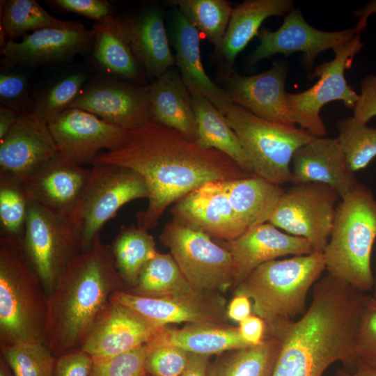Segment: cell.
I'll return each instance as SVG.
<instances>
[{
	"mask_svg": "<svg viewBox=\"0 0 376 376\" xmlns=\"http://www.w3.org/2000/svg\"><path fill=\"white\" fill-rule=\"evenodd\" d=\"M19 114L15 110L1 105L0 107V140L10 130L17 122Z\"/></svg>",
	"mask_w": 376,
	"mask_h": 376,
	"instance_id": "cell-52",
	"label": "cell"
},
{
	"mask_svg": "<svg viewBox=\"0 0 376 376\" xmlns=\"http://www.w3.org/2000/svg\"><path fill=\"white\" fill-rule=\"evenodd\" d=\"M47 124L58 152L80 165L92 164L103 149L120 148L129 132L77 108L65 109Z\"/></svg>",
	"mask_w": 376,
	"mask_h": 376,
	"instance_id": "cell-14",
	"label": "cell"
},
{
	"mask_svg": "<svg viewBox=\"0 0 376 376\" xmlns=\"http://www.w3.org/2000/svg\"><path fill=\"white\" fill-rule=\"evenodd\" d=\"M269 334L259 345L234 350L209 366L208 376H272L281 339Z\"/></svg>",
	"mask_w": 376,
	"mask_h": 376,
	"instance_id": "cell-33",
	"label": "cell"
},
{
	"mask_svg": "<svg viewBox=\"0 0 376 376\" xmlns=\"http://www.w3.org/2000/svg\"><path fill=\"white\" fill-rule=\"evenodd\" d=\"M143 376H152V375H150L146 373V374Z\"/></svg>",
	"mask_w": 376,
	"mask_h": 376,
	"instance_id": "cell-57",
	"label": "cell"
},
{
	"mask_svg": "<svg viewBox=\"0 0 376 376\" xmlns=\"http://www.w3.org/2000/svg\"><path fill=\"white\" fill-rule=\"evenodd\" d=\"M252 311L251 299L243 295H236L230 302L227 315L231 320L240 322L249 315Z\"/></svg>",
	"mask_w": 376,
	"mask_h": 376,
	"instance_id": "cell-50",
	"label": "cell"
},
{
	"mask_svg": "<svg viewBox=\"0 0 376 376\" xmlns=\"http://www.w3.org/2000/svg\"><path fill=\"white\" fill-rule=\"evenodd\" d=\"M360 34L333 49L334 58L318 65L309 75L319 80L310 88L299 93H287L288 107L295 125L314 137H324L327 128L320 110L325 104L342 101L349 109H354L359 94L347 84L346 70L352 67L354 57L363 48Z\"/></svg>",
	"mask_w": 376,
	"mask_h": 376,
	"instance_id": "cell-11",
	"label": "cell"
},
{
	"mask_svg": "<svg viewBox=\"0 0 376 376\" xmlns=\"http://www.w3.org/2000/svg\"><path fill=\"white\" fill-rule=\"evenodd\" d=\"M162 328L128 307L109 300L81 349L93 360L111 358L146 344Z\"/></svg>",
	"mask_w": 376,
	"mask_h": 376,
	"instance_id": "cell-18",
	"label": "cell"
},
{
	"mask_svg": "<svg viewBox=\"0 0 376 376\" xmlns=\"http://www.w3.org/2000/svg\"><path fill=\"white\" fill-rule=\"evenodd\" d=\"M29 203L23 181L0 175L1 235L22 240Z\"/></svg>",
	"mask_w": 376,
	"mask_h": 376,
	"instance_id": "cell-39",
	"label": "cell"
},
{
	"mask_svg": "<svg viewBox=\"0 0 376 376\" xmlns=\"http://www.w3.org/2000/svg\"><path fill=\"white\" fill-rule=\"evenodd\" d=\"M338 139L347 165L353 172L366 167L376 157V128L357 121L353 116L340 119Z\"/></svg>",
	"mask_w": 376,
	"mask_h": 376,
	"instance_id": "cell-38",
	"label": "cell"
},
{
	"mask_svg": "<svg viewBox=\"0 0 376 376\" xmlns=\"http://www.w3.org/2000/svg\"><path fill=\"white\" fill-rule=\"evenodd\" d=\"M365 299L364 293L333 275L321 277L303 315L267 329L281 339L272 376H323L338 361L356 367L357 333Z\"/></svg>",
	"mask_w": 376,
	"mask_h": 376,
	"instance_id": "cell-2",
	"label": "cell"
},
{
	"mask_svg": "<svg viewBox=\"0 0 376 376\" xmlns=\"http://www.w3.org/2000/svg\"><path fill=\"white\" fill-rule=\"evenodd\" d=\"M376 240V198L358 183L340 198L323 252L327 273L365 293L374 290L371 255Z\"/></svg>",
	"mask_w": 376,
	"mask_h": 376,
	"instance_id": "cell-5",
	"label": "cell"
},
{
	"mask_svg": "<svg viewBox=\"0 0 376 376\" xmlns=\"http://www.w3.org/2000/svg\"><path fill=\"white\" fill-rule=\"evenodd\" d=\"M343 376H376V367L357 363L356 370L353 373H343Z\"/></svg>",
	"mask_w": 376,
	"mask_h": 376,
	"instance_id": "cell-53",
	"label": "cell"
},
{
	"mask_svg": "<svg viewBox=\"0 0 376 376\" xmlns=\"http://www.w3.org/2000/svg\"><path fill=\"white\" fill-rule=\"evenodd\" d=\"M353 113V117L363 124H367L376 116V74L368 75L361 81L360 93Z\"/></svg>",
	"mask_w": 376,
	"mask_h": 376,
	"instance_id": "cell-48",
	"label": "cell"
},
{
	"mask_svg": "<svg viewBox=\"0 0 376 376\" xmlns=\"http://www.w3.org/2000/svg\"><path fill=\"white\" fill-rule=\"evenodd\" d=\"M289 65L276 63L267 71L243 76L232 73L226 78V89L233 104L263 119L295 126L287 102L285 81Z\"/></svg>",
	"mask_w": 376,
	"mask_h": 376,
	"instance_id": "cell-21",
	"label": "cell"
},
{
	"mask_svg": "<svg viewBox=\"0 0 376 376\" xmlns=\"http://www.w3.org/2000/svg\"><path fill=\"white\" fill-rule=\"evenodd\" d=\"M110 246L118 272L132 288L144 266L157 253L154 237L137 225L121 226Z\"/></svg>",
	"mask_w": 376,
	"mask_h": 376,
	"instance_id": "cell-34",
	"label": "cell"
},
{
	"mask_svg": "<svg viewBox=\"0 0 376 376\" xmlns=\"http://www.w3.org/2000/svg\"><path fill=\"white\" fill-rule=\"evenodd\" d=\"M90 169L84 168L58 152L24 182L30 201L46 210L70 217L88 180Z\"/></svg>",
	"mask_w": 376,
	"mask_h": 376,
	"instance_id": "cell-22",
	"label": "cell"
},
{
	"mask_svg": "<svg viewBox=\"0 0 376 376\" xmlns=\"http://www.w3.org/2000/svg\"><path fill=\"white\" fill-rule=\"evenodd\" d=\"M324 270L321 252L273 260L260 265L240 282L235 295L252 300L253 314L270 328L305 313L308 292Z\"/></svg>",
	"mask_w": 376,
	"mask_h": 376,
	"instance_id": "cell-6",
	"label": "cell"
},
{
	"mask_svg": "<svg viewBox=\"0 0 376 376\" xmlns=\"http://www.w3.org/2000/svg\"><path fill=\"white\" fill-rule=\"evenodd\" d=\"M191 101L196 121V142L223 152L244 172L254 175L239 139L226 116L203 96L191 95Z\"/></svg>",
	"mask_w": 376,
	"mask_h": 376,
	"instance_id": "cell-32",
	"label": "cell"
},
{
	"mask_svg": "<svg viewBox=\"0 0 376 376\" xmlns=\"http://www.w3.org/2000/svg\"><path fill=\"white\" fill-rule=\"evenodd\" d=\"M146 344L117 356L93 360L91 376H143Z\"/></svg>",
	"mask_w": 376,
	"mask_h": 376,
	"instance_id": "cell-42",
	"label": "cell"
},
{
	"mask_svg": "<svg viewBox=\"0 0 376 376\" xmlns=\"http://www.w3.org/2000/svg\"><path fill=\"white\" fill-rule=\"evenodd\" d=\"M373 301L376 304V290L373 292V295H371Z\"/></svg>",
	"mask_w": 376,
	"mask_h": 376,
	"instance_id": "cell-55",
	"label": "cell"
},
{
	"mask_svg": "<svg viewBox=\"0 0 376 376\" xmlns=\"http://www.w3.org/2000/svg\"><path fill=\"white\" fill-rule=\"evenodd\" d=\"M200 33L178 10L173 23L175 61L181 78L191 95H201L224 115L233 103L224 89L216 85L206 74L201 61Z\"/></svg>",
	"mask_w": 376,
	"mask_h": 376,
	"instance_id": "cell-25",
	"label": "cell"
},
{
	"mask_svg": "<svg viewBox=\"0 0 376 376\" xmlns=\"http://www.w3.org/2000/svg\"><path fill=\"white\" fill-rule=\"evenodd\" d=\"M170 3L220 50L233 8L225 0H173Z\"/></svg>",
	"mask_w": 376,
	"mask_h": 376,
	"instance_id": "cell-37",
	"label": "cell"
},
{
	"mask_svg": "<svg viewBox=\"0 0 376 376\" xmlns=\"http://www.w3.org/2000/svg\"><path fill=\"white\" fill-rule=\"evenodd\" d=\"M290 169L294 185L323 184L334 189L340 198L359 183L337 137H313L295 152Z\"/></svg>",
	"mask_w": 376,
	"mask_h": 376,
	"instance_id": "cell-23",
	"label": "cell"
},
{
	"mask_svg": "<svg viewBox=\"0 0 376 376\" xmlns=\"http://www.w3.org/2000/svg\"><path fill=\"white\" fill-rule=\"evenodd\" d=\"M211 294L194 290L177 296L150 297L120 290L111 294L110 300L159 327L180 322L224 326L223 300Z\"/></svg>",
	"mask_w": 376,
	"mask_h": 376,
	"instance_id": "cell-15",
	"label": "cell"
},
{
	"mask_svg": "<svg viewBox=\"0 0 376 376\" xmlns=\"http://www.w3.org/2000/svg\"><path fill=\"white\" fill-rule=\"evenodd\" d=\"M57 8L101 22L113 14L110 3L104 0H54Z\"/></svg>",
	"mask_w": 376,
	"mask_h": 376,
	"instance_id": "cell-46",
	"label": "cell"
},
{
	"mask_svg": "<svg viewBox=\"0 0 376 376\" xmlns=\"http://www.w3.org/2000/svg\"><path fill=\"white\" fill-rule=\"evenodd\" d=\"M374 278H375V288H374V290H376V269H375V274H374Z\"/></svg>",
	"mask_w": 376,
	"mask_h": 376,
	"instance_id": "cell-56",
	"label": "cell"
},
{
	"mask_svg": "<svg viewBox=\"0 0 376 376\" xmlns=\"http://www.w3.org/2000/svg\"><path fill=\"white\" fill-rule=\"evenodd\" d=\"M171 214L180 224L221 241L235 239L248 229L233 209L223 181L207 182L182 196Z\"/></svg>",
	"mask_w": 376,
	"mask_h": 376,
	"instance_id": "cell-16",
	"label": "cell"
},
{
	"mask_svg": "<svg viewBox=\"0 0 376 376\" xmlns=\"http://www.w3.org/2000/svg\"><path fill=\"white\" fill-rule=\"evenodd\" d=\"M90 112L105 122L131 131L151 121L148 86L99 80L80 92L68 109Z\"/></svg>",
	"mask_w": 376,
	"mask_h": 376,
	"instance_id": "cell-17",
	"label": "cell"
},
{
	"mask_svg": "<svg viewBox=\"0 0 376 376\" xmlns=\"http://www.w3.org/2000/svg\"><path fill=\"white\" fill-rule=\"evenodd\" d=\"M220 243L237 265V285L263 263L288 255L315 252L306 239L282 232L269 222L249 228L239 237Z\"/></svg>",
	"mask_w": 376,
	"mask_h": 376,
	"instance_id": "cell-24",
	"label": "cell"
},
{
	"mask_svg": "<svg viewBox=\"0 0 376 376\" xmlns=\"http://www.w3.org/2000/svg\"><path fill=\"white\" fill-rule=\"evenodd\" d=\"M238 329L243 339L253 346L263 342L266 324L260 317L251 315L240 322Z\"/></svg>",
	"mask_w": 376,
	"mask_h": 376,
	"instance_id": "cell-49",
	"label": "cell"
},
{
	"mask_svg": "<svg viewBox=\"0 0 376 376\" xmlns=\"http://www.w3.org/2000/svg\"><path fill=\"white\" fill-rule=\"evenodd\" d=\"M230 205L247 228L269 222L285 190L258 176L224 180Z\"/></svg>",
	"mask_w": 376,
	"mask_h": 376,
	"instance_id": "cell-31",
	"label": "cell"
},
{
	"mask_svg": "<svg viewBox=\"0 0 376 376\" xmlns=\"http://www.w3.org/2000/svg\"><path fill=\"white\" fill-rule=\"evenodd\" d=\"M151 121L196 140L191 94L182 78L171 70L148 86Z\"/></svg>",
	"mask_w": 376,
	"mask_h": 376,
	"instance_id": "cell-27",
	"label": "cell"
},
{
	"mask_svg": "<svg viewBox=\"0 0 376 376\" xmlns=\"http://www.w3.org/2000/svg\"><path fill=\"white\" fill-rule=\"evenodd\" d=\"M93 359L80 350L65 353L57 357L54 376H91Z\"/></svg>",
	"mask_w": 376,
	"mask_h": 376,
	"instance_id": "cell-47",
	"label": "cell"
},
{
	"mask_svg": "<svg viewBox=\"0 0 376 376\" xmlns=\"http://www.w3.org/2000/svg\"><path fill=\"white\" fill-rule=\"evenodd\" d=\"M159 240L194 290L213 293L237 284V268L232 255L207 235L172 219Z\"/></svg>",
	"mask_w": 376,
	"mask_h": 376,
	"instance_id": "cell-10",
	"label": "cell"
},
{
	"mask_svg": "<svg viewBox=\"0 0 376 376\" xmlns=\"http://www.w3.org/2000/svg\"><path fill=\"white\" fill-rule=\"evenodd\" d=\"M86 77L82 72H76L62 78L35 100L32 112L47 123L68 109L80 93Z\"/></svg>",
	"mask_w": 376,
	"mask_h": 376,
	"instance_id": "cell-41",
	"label": "cell"
},
{
	"mask_svg": "<svg viewBox=\"0 0 376 376\" xmlns=\"http://www.w3.org/2000/svg\"><path fill=\"white\" fill-rule=\"evenodd\" d=\"M194 290L171 254L157 252L143 268L131 293L161 297L181 295Z\"/></svg>",
	"mask_w": 376,
	"mask_h": 376,
	"instance_id": "cell-36",
	"label": "cell"
},
{
	"mask_svg": "<svg viewBox=\"0 0 376 376\" xmlns=\"http://www.w3.org/2000/svg\"><path fill=\"white\" fill-rule=\"evenodd\" d=\"M93 29L46 28L25 35L20 42L8 40L1 47L3 68L57 63L93 47Z\"/></svg>",
	"mask_w": 376,
	"mask_h": 376,
	"instance_id": "cell-20",
	"label": "cell"
},
{
	"mask_svg": "<svg viewBox=\"0 0 376 376\" xmlns=\"http://www.w3.org/2000/svg\"><path fill=\"white\" fill-rule=\"evenodd\" d=\"M146 345L175 346L189 353L209 356L252 346L243 339L238 328L193 324L180 329L164 327Z\"/></svg>",
	"mask_w": 376,
	"mask_h": 376,
	"instance_id": "cell-29",
	"label": "cell"
},
{
	"mask_svg": "<svg viewBox=\"0 0 376 376\" xmlns=\"http://www.w3.org/2000/svg\"><path fill=\"white\" fill-rule=\"evenodd\" d=\"M49 296L22 240L0 235V344L44 343Z\"/></svg>",
	"mask_w": 376,
	"mask_h": 376,
	"instance_id": "cell-4",
	"label": "cell"
},
{
	"mask_svg": "<svg viewBox=\"0 0 376 376\" xmlns=\"http://www.w3.org/2000/svg\"><path fill=\"white\" fill-rule=\"evenodd\" d=\"M1 353L14 376H54L57 357L44 343L1 346Z\"/></svg>",
	"mask_w": 376,
	"mask_h": 376,
	"instance_id": "cell-40",
	"label": "cell"
},
{
	"mask_svg": "<svg viewBox=\"0 0 376 376\" xmlns=\"http://www.w3.org/2000/svg\"><path fill=\"white\" fill-rule=\"evenodd\" d=\"M224 116L239 139L253 175L280 186L291 182L292 156L314 136L295 126L259 118L235 104Z\"/></svg>",
	"mask_w": 376,
	"mask_h": 376,
	"instance_id": "cell-7",
	"label": "cell"
},
{
	"mask_svg": "<svg viewBox=\"0 0 376 376\" xmlns=\"http://www.w3.org/2000/svg\"><path fill=\"white\" fill-rule=\"evenodd\" d=\"M0 376H14L9 366L1 357L0 359Z\"/></svg>",
	"mask_w": 376,
	"mask_h": 376,
	"instance_id": "cell-54",
	"label": "cell"
},
{
	"mask_svg": "<svg viewBox=\"0 0 376 376\" xmlns=\"http://www.w3.org/2000/svg\"><path fill=\"white\" fill-rule=\"evenodd\" d=\"M125 283L98 235L69 263L49 295L45 345L56 357L80 350L111 294Z\"/></svg>",
	"mask_w": 376,
	"mask_h": 376,
	"instance_id": "cell-3",
	"label": "cell"
},
{
	"mask_svg": "<svg viewBox=\"0 0 376 376\" xmlns=\"http://www.w3.org/2000/svg\"><path fill=\"white\" fill-rule=\"evenodd\" d=\"M1 104L19 114L32 112L35 100L29 96L27 79L23 75L1 70L0 73Z\"/></svg>",
	"mask_w": 376,
	"mask_h": 376,
	"instance_id": "cell-45",
	"label": "cell"
},
{
	"mask_svg": "<svg viewBox=\"0 0 376 376\" xmlns=\"http://www.w3.org/2000/svg\"><path fill=\"white\" fill-rule=\"evenodd\" d=\"M134 56L155 79L170 70L175 58L169 47L162 13L148 8L135 17L123 18Z\"/></svg>",
	"mask_w": 376,
	"mask_h": 376,
	"instance_id": "cell-26",
	"label": "cell"
},
{
	"mask_svg": "<svg viewBox=\"0 0 376 376\" xmlns=\"http://www.w3.org/2000/svg\"><path fill=\"white\" fill-rule=\"evenodd\" d=\"M367 25L368 19L359 17L353 28L339 31H324L310 25L301 10L293 8L277 30L263 28L259 31L260 43L250 55L249 64H255L276 54L289 56L301 52L302 64L304 68L310 69L319 54L329 49L333 50L361 34Z\"/></svg>",
	"mask_w": 376,
	"mask_h": 376,
	"instance_id": "cell-13",
	"label": "cell"
},
{
	"mask_svg": "<svg viewBox=\"0 0 376 376\" xmlns=\"http://www.w3.org/2000/svg\"><path fill=\"white\" fill-rule=\"evenodd\" d=\"M79 201L70 218L79 228L82 250L88 248L104 225L125 204L148 198L143 178L113 164H92Z\"/></svg>",
	"mask_w": 376,
	"mask_h": 376,
	"instance_id": "cell-8",
	"label": "cell"
},
{
	"mask_svg": "<svg viewBox=\"0 0 376 376\" xmlns=\"http://www.w3.org/2000/svg\"><path fill=\"white\" fill-rule=\"evenodd\" d=\"M293 8L292 0H246L231 13L219 52L229 64L259 33L269 17L283 16Z\"/></svg>",
	"mask_w": 376,
	"mask_h": 376,
	"instance_id": "cell-30",
	"label": "cell"
},
{
	"mask_svg": "<svg viewBox=\"0 0 376 376\" xmlns=\"http://www.w3.org/2000/svg\"><path fill=\"white\" fill-rule=\"evenodd\" d=\"M147 347L146 373L152 376H180L186 368L189 359L187 351L170 345Z\"/></svg>",
	"mask_w": 376,
	"mask_h": 376,
	"instance_id": "cell-43",
	"label": "cell"
},
{
	"mask_svg": "<svg viewBox=\"0 0 376 376\" xmlns=\"http://www.w3.org/2000/svg\"><path fill=\"white\" fill-rule=\"evenodd\" d=\"M339 198L334 189L323 184L294 185L284 191L269 223L286 233L306 239L314 251L323 253Z\"/></svg>",
	"mask_w": 376,
	"mask_h": 376,
	"instance_id": "cell-12",
	"label": "cell"
},
{
	"mask_svg": "<svg viewBox=\"0 0 376 376\" xmlns=\"http://www.w3.org/2000/svg\"><path fill=\"white\" fill-rule=\"evenodd\" d=\"M101 163L130 169L143 178L148 203L136 218L147 230L157 226L172 203L199 187L251 176L223 152L152 121L129 131L120 148L99 154L92 164Z\"/></svg>",
	"mask_w": 376,
	"mask_h": 376,
	"instance_id": "cell-1",
	"label": "cell"
},
{
	"mask_svg": "<svg viewBox=\"0 0 376 376\" xmlns=\"http://www.w3.org/2000/svg\"><path fill=\"white\" fill-rule=\"evenodd\" d=\"M22 244L48 296L72 259L82 251L81 236L69 217L30 201Z\"/></svg>",
	"mask_w": 376,
	"mask_h": 376,
	"instance_id": "cell-9",
	"label": "cell"
},
{
	"mask_svg": "<svg viewBox=\"0 0 376 376\" xmlns=\"http://www.w3.org/2000/svg\"><path fill=\"white\" fill-rule=\"evenodd\" d=\"M209 355L189 352L188 362L180 376H208Z\"/></svg>",
	"mask_w": 376,
	"mask_h": 376,
	"instance_id": "cell-51",
	"label": "cell"
},
{
	"mask_svg": "<svg viewBox=\"0 0 376 376\" xmlns=\"http://www.w3.org/2000/svg\"><path fill=\"white\" fill-rule=\"evenodd\" d=\"M357 363L376 367V304L366 295L356 338Z\"/></svg>",
	"mask_w": 376,
	"mask_h": 376,
	"instance_id": "cell-44",
	"label": "cell"
},
{
	"mask_svg": "<svg viewBox=\"0 0 376 376\" xmlns=\"http://www.w3.org/2000/svg\"><path fill=\"white\" fill-rule=\"evenodd\" d=\"M57 152L47 123L33 112L21 114L0 140V175L24 182Z\"/></svg>",
	"mask_w": 376,
	"mask_h": 376,
	"instance_id": "cell-19",
	"label": "cell"
},
{
	"mask_svg": "<svg viewBox=\"0 0 376 376\" xmlns=\"http://www.w3.org/2000/svg\"><path fill=\"white\" fill-rule=\"evenodd\" d=\"M93 31V56L106 72L134 81H141L143 72L134 56L127 36L123 18L114 13L101 22H95Z\"/></svg>",
	"mask_w": 376,
	"mask_h": 376,
	"instance_id": "cell-28",
	"label": "cell"
},
{
	"mask_svg": "<svg viewBox=\"0 0 376 376\" xmlns=\"http://www.w3.org/2000/svg\"><path fill=\"white\" fill-rule=\"evenodd\" d=\"M83 26L78 22L63 21L53 17L34 0H8L1 3V41L3 38L1 47L6 43L5 37L15 41L30 31Z\"/></svg>",
	"mask_w": 376,
	"mask_h": 376,
	"instance_id": "cell-35",
	"label": "cell"
}]
</instances>
